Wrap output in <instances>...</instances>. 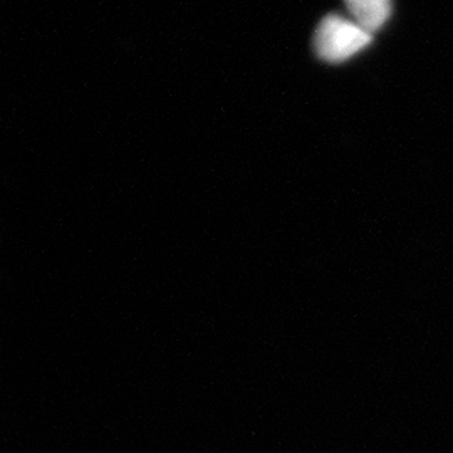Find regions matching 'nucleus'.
Masks as SVG:
<instances>
[{
  "label": "nucleus",
  "mask_w": 453,
  "mask_h": 453,
  "mask_svg": "<svg viewBox=\"0 0 453 453\" xmlns=\"http://www.w3.org/2000/svg\"><path fill=\"white\" fill-rule=\"evenodd\" d=\"M372 34L357 22L341 16H327L319 24L314 48L318 56L329 63H342L372 42Z\"/></svg>",
  "instance_id": "obj_1"
},
{
  "label": "nucleus",
  "mask_w": 453,
  "mask_h": 453,
  "mask_svg": "<svg viewBox=\"0 0 453 453\" xmlns=\"http://www.w3.org/2000/svg\"><path fill=\"white\" fill-rule=\"evenodd\" d=\"M353 20L365 31H380L391 16V0H344Z\"/></svg>",
  "instance_id": "obj_2"
}]
</instances>
